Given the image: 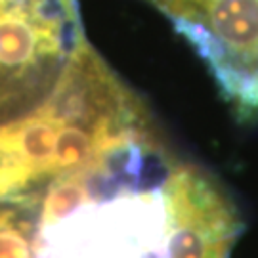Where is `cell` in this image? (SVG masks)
I'll return each mask as SVG.
<instances>
[{"instance_id":"6da1fadb","label":"cell","mask_w":258,"mask_h":258,"mask_svg":"<svg viewBox=\"0 0 258 258\" xmlns=\"http://www.w3.org/2000/svg\"><path fill=\"white\" fill-rule=\"evenodd\" d=\"M33 226L29 220L16 216L0 228V258H35L37 239L31 237Z\"/></svg>"}]
</instances>
